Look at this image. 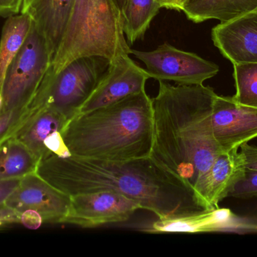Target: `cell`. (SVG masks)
<instances>
[{"label":"cell","mask_w":257,"mask_h":257,"mask_svg":"<svg viewBox=\"0 0 257 257\" xmlns=\"http://www.w3.org/2000/svg\"><path fill=\"white\" fill-rule=\"evenodd\" d=\"M31 18L26 12L7 18L0 39V92L8 68L24 46L30 30Z\"/></svg>","instance_id":"obj_18"},{"label":"cell","mask_w":257,"mask_h":257,"mask_svg":"<svg viewBox=\"0 0 257 257\" xmlns=\"http://www.w3.org/2000/svg\"><path fill=\"white\" fill-rule=\"evenodd\" d=\"M131 54L123 15L114 0H75L72 15L50 69L56 74L78 57L102 56L110 60Z\"/></svg>","instance_id":"obj_4"},{"label":"cell","mask_w":257,"mask_h":257,"mask_svg":"<svg viewBox=\"0 0 257 257\" xmlns=\"http://www.w3.org/2000/svg\"><path fill=\"white\" fill-rule=\"evenodd\" d=\"M148 78L150 77L146 70L136 64L130 58V54H121L114 57L110 60L106 72L81 107L79 114L144 92Z\"/></svg>","instance_id":"obj_10"},{"label":"cell","mask_w":257,"mask_h":257,"mask_svg":"<svg viewBox=\"0 0 257 257\" xmlns=\"http://www.w3.org/2000/svg\"><path fill=\"white\" fill-rule=\"evenodd\" d=\"M131 54L143 62L150 78L180 84H202L218 73L219 66L194 53L178 49L168 43L153 51L131 49Z\"/></svg>","instance_id":"obj_7"},{"label":"cell","mask_w":257,"mask_h":257,"mask_svg":"<svg viewBox=\"0 0 257 257\" xmlns=\"http://www.w3.org/2000/svg\"><path fill=\"white\" fill-rule=\"evenodd\" d=\"M214 45L233 64L257 63V10L227 22L211 31Z\"/></svg>","instance_id":"obj_13"},{"label":"cell","mask_w":257,"mask_h":257,"mask_svg":"<svg viewBox=\"0 0 257 257\" xmlns=\"http://www.w3.org/2000/svg\"><path fill=\"white\" fill-rule=\"evenodd\" d=\"M61 135L71 156L107 161L148 158L154 140L152 99L144 91L80 113Z\"/></svg>","instance_id":"obj_3"},{"label":"cell","mask_w":257,"mask_h":257,"mask_svg":"<svg viewBox=\"0 0 257 257\" xmlns=\"http://www.w3.org/2000/svg\"><path fill=\"white\" fill-rule=\"evenodd\" d=\"M236 93L234 101L241 105L257 108V63L233 64Z\"/></svg>","instance_id":"obj_21"},{"label":"cell","mask_w":257,"mask_h":257,"mask_svg":"<svg viewBox=\"0 0 257 257\" xmlns=\"http://www.w3.org/2000/svg\"><path fill=\"white\" fill-rule=\"evenodd\" d=\"M42 105L36 96L32 104L25 108L0 112V144L18 134Z\"/></svg>","instance_id":"obj_22"},{"label":"cell","mask_w":257,"mask_h":257,"mask_svg":"<svg viewBox=\"0 0 257 257\" xmlns=\"http://www.w3.org/2000/svg\"><path fill=\"white\" fill-rule=\"evenodd\" d=\"M69 121L54 109L42 105L14 137L33 154L38 163L47 155L45 142L55 132H61Z\"/></svg>","instance_id":"obj_15"},{"label":"cell","mask_w":257,"mask_h":257,"mask_svg":"<svg viewBox=\"0 0 257 257\" xmlns=\"http://www.w3.org/2000/svg\"><path fill=\"white\" fill-rule=\"evenodd\" d=\"M229 210L216 208L210 211H202L192 215L175 218L159 219L153 223L151 229L147 231L151 232H212L222 229L225 222L230 217Z\"/></svg>","instance_id":"obj_17"},{"label":"cell","mask_w":257,"mask_h":257,"mask_svg":"<svg viewBox=\"0 0 257 257\" xmlns=\"http://www.w3.org/2000/svg\"><path fill=\"white\" fill-rule=\"evenodd\" d=\"M160 9L157 0H126L122 15L125 36L130 43L143 37Z\"/></svg>","instance_id":"obj_20"},{"label":"cell","mask_w":257,"mask_h":257,"mask_svg":"<svg viewBox=\"0 0 257 257\" xmlns=\"http://www.w3.org/2000/svg\"><path fill=\"white\" fill-rule=\"evenodd\" d=\"M6 203L20 215L26 213L35 214L42 223H64L70 196L48 184L35 172L21 180L18 188Z\"/></svg>","instance_id":"obj_9"},{"label":"cell","mask_w":257,"mask_h":257,"mask_svg":"<svg viewBox=\"0 0 257 257\" xmlns=\"http://www.w3.org/2000/svg\"><path fill=\"white\" fill-rule=\"evenodd\" d=\"M38 164L31 152L15 137L0 144V181L22 179L36 172Z\"/></svg>","instance_id":"obj_19"},{"label":"cell","mask_w":257,"mask_h":257,"mask_svg":"<svg viewBox=\"0 0 257 257\" xmlns=\"http://www.w3.org/2000/svg\"><path fill=\"white\" fill-rule=\"evenodd\" d=\"M110 64L102 56H84L53 73L48 69L37 94L44 105L61 113L68 121L79 114Z\"/></svg>","instance_id":"obj_5"},{"label":"cell","mask_w":257,"mask_h":257,"mask_svg":"<svg viewBox=\"0 0 257 257\" xmlns=\"http://www.w3.org/2000/svg\"><path fill=\"white\" fill-rule=\"evenodd\" d=\"M239 149L244 157L246 169L257 170V147L246 143L241 145Z\"/></svg>","instance_id":"obj_26"},{"label":"cell","mask_w":257,"mask_h":257,"mask_svg":"<svg viewBox=\"0 0 257 257\" xmlns=\"http://www.w3.org/2000/svg\"><path fill=\"white\" fill-rule=\"evenodd\" d=\"M18 223H21L19 213L12 209L6 203H0V227Z\"/></svg>","instance_id":"obj_25"},{"label":"cell","mask_w":257,"mask_h":257,"mask_svg":"<svg viewBox=\"0 0 257 257\" xmlns=\"http://www.w3.org/2000/svg\"><path fill=\"white\" fill-rule=\"evenodd\" d=\"M229 197L240 199H257V170L246 169L244 176L235 184Z\"/></svg>","instance_id":"obj_23"},{"label":"cell","mask_w":257,"mask_h":257,"mask_svg":"<svg viewBox=\"0 0 257 257\" xmlns=\"http://www.w3.org/2000/svg\"><path fill=\"white\" fill-rule=\"evenodd\" d=\"M36 173L68 196L111 191L136 201L160 220L207 211L193 187L148 158L107 161L49 154Z\"/></svg>","instance_id":"obj_1"},{"label":"cell","mask_w":257,"mask_h":257,"mask_svg":"<svg viewBox=\"0 0 257 257\" xmlns=\"http://www.w3.org/2000/svg\"><path fill=\"white\" fill-rule=\"evenodd\" d=\"M75 0H32L21 12L30 15L43 35L54 58L66 33Z\"/></svg>","instance_id":"obj_14"},{"label":"cell","mask_w":257,"mask_h":257,"mask_svg":"<svg viewBox=\"0 0 257 257\" xmlns=\"http://www.w3.org/2000/svg\"><path fill=\"white\" fill-rule=\"evenodd\" d=\"M257 10V0H191L182 12L193 22L208 20L227 22Z\"/></svg>","instance_id":"obj_16"},{"label":"cell","mask_w":257,"mask_h":257,"mask_svg":"<svg viewBox=\"0 0 257 257\" xmlns=\"http://www.w3.org/2000/svg\"><path fill=\"white\" fill-rule=\"evenodd\" d=\"M116 4H117V7L120 9L121 13H123V10H124L125 6L126 4V0H114Z\"/></svg>","instance_id":"obj_29"},{"label":"cell","mask_w":257,"mask_h":257,"mask_svg":"<svg viewBox=\"0 0 257 257\" xmlns=\"http://www.w3.org/2000/svg\"><path fill=\"white\" fill-rule=\"evenodd\" d=\"M211 121L214 138L223 151L239 149L257 138V108L241 105L232 97L216 96Z\"/></svg>","instance_id":"obj_11"},{"label":"cell","mask_w":257,"mask_h":257,"mask_svg":"<svg viewBox=\"0 0 257 257\" xmlns=\"http://www.w3.org/2000/svg\"><path fill=\"white\" fill-rule=\"evenodd\" d=\"M136 201L111 191L80 193L70 196L64 223L82 228H94L126 221L138 210Z\"/></svg>","instance_id":"obj_8"},{"label":"cell","mask_w":257,"mask_h":257,"mask_svg":"<svg viewBox=\"0 0 257 257\" xmlns=\"http://www.w3.org/2000/svg\"><path fill=\"white\" fill-rule=\"evenodd\" d=\"M245 170L244 157L238 149L222 152L193 187L201 205L207 211L218 208Z\"/></svg>","instance_id":"obj_12"},{"label":"cell","mask_w":257,"mask_h":257,"mask_svg":"<svg viewBox=\"0 0 257 257\" xmlns=\"http://www.w3.org/2000/svg\"><path fill=\"white\" fill-rule=\"evenodd\" d=\"M2 106H3V98H2V96L0 95V111H1Z\"/></svg>","instance_id":"obj_31"},{"label":"cell","mask_w":257,"mask_h":257,"mask_svg":"<svg viewBox=\"0 0 257 257\" xmlns=\"http://www.w3.org/2000/svg\"><path fill=\"white\" fill-rule=\"evenodd\" d=\"M160 7L169 10L182 11L185 5L191 0H157Z\"/></svg>","instance_id":"obj_28"},{"label":"cell","mask_w":257,"mask_h":257,"mask_svg":"<svg viewBox=\"0 0 257 257\" xmlns=\"http://www.w3.org/2000/svg\"><path fill=\"white\" fill-rule=\"evenodd\" d=\"M24 0H0V17L9 18L20 14Z\"/></svg>","instance_id":"obj_24"},{"label":"cell","mask_w":257,"mask_h":257,"mask_svg":"<svg viewBox=\"0 0 257 257\" xmlns=\"http://www.w3.org/2000/svg\"><path fill=\"white\" fill-rule=\"evenodd\" d=\"M53 55L43 35L32 24L30 34L8 68L0 95L1 111L25 108L33 102L52 63Z\"/></svg>","instance_id":"obj_6"},{"label":"cell","mask_w":257,"mask_h":257,"mask_svg":"<svg viewBox=\"0 0 257 257\" xmlns=\"http://www.w3.org/2000/svg\"><path fill=\"white\" fill-rule=\"evenodd\" d=\"M32 0H24V6H23L22 8V11L24 10V9H25L26 7H27V6H28L29 4H30V2H31ZM21 11V12H22Z\"/></svg>","instance_id":"obj_30"},{"label":"cell","mask_w":257,"mask_h":257,"mask_svg":"<svg viewBox=\"0 0 257 257\" xmlns=\"http://www.w3.org/2000/svg\"><path fill=\"white\" fill-rule=\"evenodd\" d=\"M21 179L0 181V203H6L11 195L17 190Z\"/></svg>","instance_id":"obj_27"},{"label":"cell","mask_w":257,"mask_h":257,"mask_svg":"<svg viewBox=\"0 0 257 257\" xmlns=\"http://www.w3.org/2000/svg\"><path fill=\"white\" fill-rule=\"evenodd\" d=\"M152 99L154 140L150 158L194 187L223 152L211 128L217 94L202 84L160 81Z\"/></svg>","instance_id":"obj_2"}]
</instances>
